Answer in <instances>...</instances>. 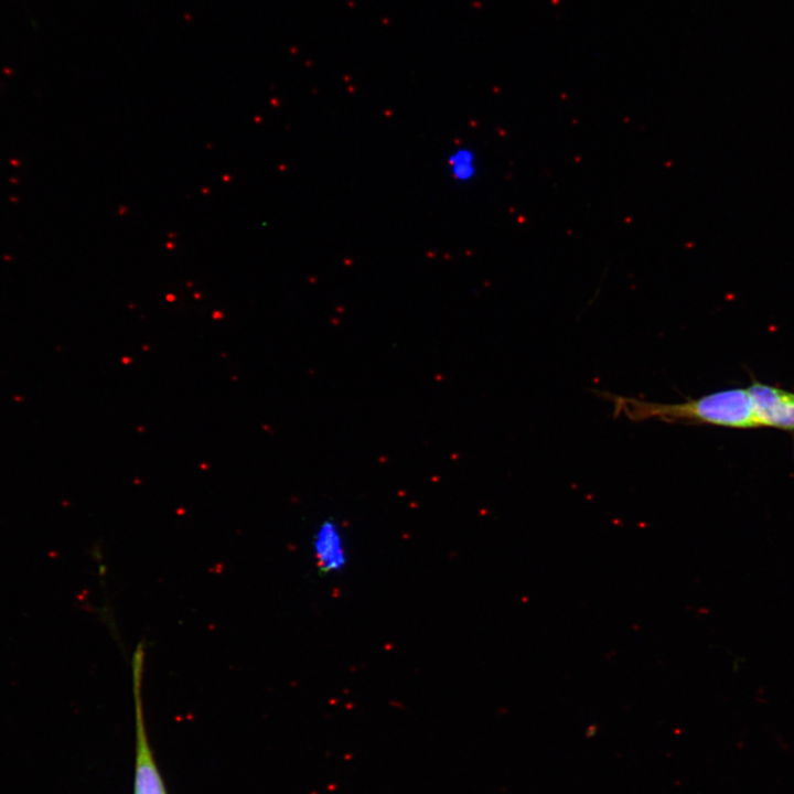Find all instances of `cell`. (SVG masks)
<instances>
[{"label":"cell","mask_w":794,"mask_h":794,"mask_svg":"<svg viewBox=\"0 0 794 794\" xmlns=\"http://www.w3.org/2000/svg\"><path fill=\"white\" fill-rule=\"evenodd\" d=\"M759 427L794 433V393L753 379L748 386Z\"/></svg>","instance_id":"3957f363"},{"label":"cell","mask_w":794,"mask_h":794,"mask_svg":"<svg viewBox=\"0 0 794 794\" xmlns=\"http://www.w3.org/2000/svg\"><path fill=\"white\" fill-rule=\"evenodd\" d=\"M447 169L454 182L459 184L471 183L479 173L476 153L469 147H457L447 157Z\"/></svg>","instance_id":"5b68a950"},{"label":"cell","mask_w":794,"mask_h":794,"mask_svg":"<svg viewBox=\"0 0 794 794\" xmlns=\"http://www.w3.org/2000/svg\"><path fill=\"white\" fill-rule=\"evenodd\" d=\"M143 645H138L132 656V685L135 697L136 722V762L133 794H167L163 780L155 764L150 744L148 742L143 707H142V674H143Z\"/></svg>","instance_id":"7a4b0ae2"},{"label":"cell","mask_w":794,"mask_h":794,"mask_svg":"<svg viewBox=\"0 0 794 794\" xmlns=\"http://www.w3.org/2000/svg\"><path fill=\"white\" fill-rule=\"evenodd\" d=\"M613 415L641 422L708 425L730 429L760 428L748 387H732L680 403H656L640 398L603 394Z\"/></svg>","instance_id":"6da1fadb"},{"label":"cell","mask_w":794,"mask_h":794,"mask_svg":"<svg viewBox=\"0 0 794 794\" xmlns=\"http://www.w3.org/2000/svg\"><path fill=\"white\" fill-rule=\"evenodd\" d=\"M312 551L318 571L322 575L336 573L347 562V554L341 526L334 518H325L312 537Z\"/></svg>","instance_id":"277c9868"}]
</instances>
